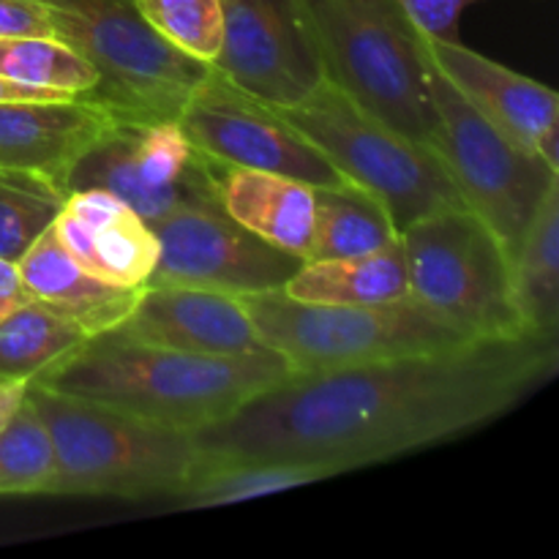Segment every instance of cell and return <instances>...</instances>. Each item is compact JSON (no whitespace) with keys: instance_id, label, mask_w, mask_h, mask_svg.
Returning <instances> with one entry per match:
<instances>
[{"instance_id":"6da1fadb","label":"cell","mask_w":559,"mask_h":559,"mask_svg":"<svg viewBox=\"0 0 559 559\" xmlns=\"http://www.w3.org/2000/svg\"><path fill=\"white\" fill-rule=\"evenodd\" d=\"M557 364L559 336L522 333L289 374L191 435L200 453L197 475L233 464H309L333 478L388 462L500 418L549 380Z\"/></svg>"},{"instance_id":"7a4b0ae2","label":"cell","mask_w":559,"mask_h":559,"mask_svg":"<svg viewBox=\"0 0 559 559\" xmlns=\"http://www.w3.org/2000/svg\"><path fill=\"white\" fill-rule=\"evenodd\" d=\"M289 374V366L267 347L243 355H197L109 331L82 338L31 382L194 435Z\"/></svg>"},{"instance_id":"3957f363","label":"cell","mask_w":559,"mask_h":559,"mask_svg":"<svg viewBox=\"0 0 559 559\" xmlns=\"http://www.w3.org/2000/svg\"><path fill=\"white\" fill-rule=\"evenodd\" d=\"M27 402L41 415L55 448L52 495L145 500L175 495L200 469L194 437L120 413L107 404L66 396L27 382Z\"/></svg>"},{"instance_id":"277c9868","label":"cell","mask_w":559,"mask_h":559,"mask_svg":"<svg viewBox=\"0 0 559 559\" xmlns=\"http://www.w3.org/2000/svg\"><path fill=\"white\" fill-rule=\"evenodd\" d=\"M322 76L374 118L431 147L429 55L393 0H300Z\"/></svg>"},{"instance_id":"5b68a950","label":"cell","mask_w":559,"mask_h":559,"mask_svg":"<svg viewBox=\"0 0 559 559\" xmlns=\"http://www.w3.org/2000/svg\"><path fill=\"white\" fill-rule=\"evenodd\" d=\"M262 347L276 353L293 374L353 369L407 355L442 353L467 344L413 298L393 304H306L284 289L238 295Z\"/></svg>"},{"instance_id":"8992f818","label":"cell","mask_w":559,"mask_h":559,"mask_svg":"<svg viewBox=\"0 0 559 559\" xmlns=\"http://www.w3.org/2000/svg\"><path fill=\"white\" fill-rule=\"evenodd\" d=\"M278 109L333 169L385 205L396 233L440 211L467 207L445 164L424 142L404 136L322 76L300 102Z\"/></svg>"},{"instance_id":"52a82bcc","label":"cell","mask_w":559,"mask_h":559,"mask_svg":"<svg viewBox=\"0 0 559 559\" xmlns=\"http://www.w3.org/2000/svg\"><path fill=\"white\" fill-rule=\"evenodd\" d=\"M409 298L467 342L522 336L511 287V260L469 207L440 211L399 233Z\"/></svg>"},{"instance_id":"ba28073f","label":"cell","mask_w":559,"mask_h":559,"mask_svg":"<svg viewBox=\"0 0 559 559\" xmlns=\"http://www.w3.org/2000/svg\"><path fill=\"white\" fill-rule=\"evenodd\" d=\"M58 22L60 41L96 69L87 96L120 118L169 120L211 66L164 41L136 11L134 0H44Z\"/></svg>"},{"instance_id":"9c48e42d","label":"cell","mask_w":559,"mask_h":559,"mask_svg":"<svg viewBox=\"0 0 559 559\" xmlns=\"http://www.w3.org/2000/svg\"><path fill=\"white\" fill-rule=\"evenodd\" d=\"M437 112L431 151L440 156L464 205L495 233L508 260L559 173L484 118L429 60Z\"/></svg>"},{"instance_id":"30bf717a","label":"cell","mask_w":559,"mask_h":559,"mask_svg":"<svg viewBox=\"0 0 559 559\" xmlns=\"http://www.w3.org/2000/svg\"><path fill=\"white\" fill-rule=\"evenodd\" d=\"M216 169L178 118H118L71 167L66 191L104 189L156 224L191 205H218Z\"/></svg>"},{"instance_id":"8fae6325","label":"cell","mask_w":559,"mask_h":559,"mask_svg":"<svg viewBox=\"0 0 559 559\" xmlns=\"http://www.w3.org/2000/svg\"><path fill=\"white\" fill-rule=\"evenodd\" d=\"M191 145L222 167L262 169L314 186L342 183L328 158L271 104L211 69L178 112Z\"/></svg>"},{"instance_id":"7c38bea8","label":"cell","mask_w":559,"mask_h":559,"mask_svg":"<svg viewBox=\"0 0 559 559\" xmlns=\"http://www.w3.org/2000/svg\"><path fill=\"white\" fill-rule=\"evenodd\" d=\"M158 260L145 287H194L224 295L284 289L304 257L240 227L222 205H191L151 224Z\"/></svg>"},{"instance_id":"4fadbf2b","label":"cell","mask_w":559,"mask_h":559,"mask_svg":"<svg viewBox=\"0 0 559 559\" xmlns=\"http://www.w3.org/2000/svg\"><path fill=\"white\" fill-rule=\"evenodd\" d=\"M222 49L211 69L271 107L314 91L322 66L300 0H222Z\"/></svg>"},{"instance_id":"5bb4252c","label":"cell","mask_w":559,"mask_h":559,"mask_svg":"<svg viewBox=\"0 0 559 559\" xmlns=\"http://www.w3.org/2000/svg\"><path fill=\"white\" fill-rule=\"evenodd\" d=\"M435 69L516 145L559 173V96L538 80L519 74L462 41H426Z\"/></svg>"},{"instance_id":"9a60e30c","label":"cell","mask_w":559,"mask_h":559,"mask_svg":"<svg viewBox=\"0 0 559 559\" xmlns=\"http://www.w3.org/2000/svg\"><path fill=\"white\" fill-rule=\"evenodd\" d=\"M112 333L197 355H243L262 349L235 295L194 287H145Z\"/></svg>"},{"instance_id":"2e32d148","label":"cell","mask_w":559,"mask_h":559,"mask_svg":"<svg viewBox=\"0 0 559 559\" xmlns=\"http://www.w3.org/2000/svg\"><path fill=\"white\" fill-rule=\"evenodd\" d=\"M118 118L87 93L52 102H0V167L31 169L66 189L71 167Z\"/></svg>"},{"instance_id":"e0dca14e","label":"cell","mask_w":559,"mask_h":559,"mask_svg":"<svg viewBox=\"0 0 559 559\" xmlns=\"http://www.w3.org/2000/svg\"><path fill=\"white\" fill-rule=\"evenodd\" d=\"M52 229L71 260L118 287H145L156 267L151 224L104 189L71 191Z\"/></svg>"},{"instance_id":"ac0fdd59","label":"cell","mask_w":559,"mask_h":559,"mask_svg":"<svg viewBox=\"0 0 559 559\" xmlns=\"http://www.w3.org/2000/svg\"><path fill=\"white\" fill-rule=\"evenodd\" d=\"M16 265L33 298L74 322L85 336L115 331L131 314L145 289L118 287L93 276L80 262L71 260L55 229H47Z\"/></svg>"},{"instance_id":"d6986e66","label":"cell","mask_w":559,"mask_h":559,"mask_svg":"<svg viewBox=\"0 0 559 559\" xmlns=\"http://www.w3.org/2000/svg\"><path fill=\"white\" fill-rule=\"evenodd\" d=\"M216 194L222 211L240 227L306 260L314 227V186L287 175L218 164Z\"/></svg>"},{"instance_id":"ffe728a7","label":"cell","mask_w":559,"mask_h":559,"mask_svg":"<svg viewBox=\"0 0 559 559\" xmlns=\"http://www.w3.org/2000/svg\"><path fill=\"white\" fill-rule=\"evenodd\" d=\"M284 293L306 304L366 306L409 298L402 240L380 251L338 260H309L284 284Z\"/></svg>"},{"instance_id":"44dd1931","label":"cell","mask_w":559,"mask_h":559,"mask_svg":"<svg viewBox=\"0 0 559 559\" xmlns=\"http://www.w3.org/2000/svg\"><path fill=\"white\" fill-rule=\"evenodd\" d=\"M511 287L524 331L559 336V178L511 254Z\"/></svg>"},{"instance_id":"7402d4cb","label":"cell","mask_w":559,"mask_h":559,"mask_svg":"<svg viewBox=\"0 0 559 559\" xmlns=\"http://www.w3.org/2000/svg\"><path fill=\"white\" fill-rule=\"evenodd\" d=\"M396 238L385 205L366 189L349 180L314 189V227L306 262L369 254Z\"/></svg>"},{"instance_id":"603a6c76","label":"cell","mask_w":559,"mask_h":559,"mask_svg":"<svg viewBox=\"0 0 559 559\" xmlns=\"http://www.w3.org/2000/svg\"><path fill=\"white\" fill-rule=\"evenodd\" d=\"M87 338L80 328L38 298L0 322V382H31Z\"/></svg>"},{"instance_id":"cb8c5ba5","label":"cell","mask_w":559,"mask_h":559,"mask_svg":"<svg viewBox=\"0 0 559 559\" xmlns=\"http://www.w3.org/2000/svg\"><path fill=\"white\" fill-rule=\"evenodd\" d=\"M69 191L31 169L0 167V260L20 262L66 207Z\"/></svg>"},{"instance_id":"d4e9b609","label":"cell","mask_w":559,"mask_h":559,"mask_svg":"<svg viewBox=\"0 0 559 559\" xmlns=\"http://www.w3.org/2000/svg\"><path fill=\"white\" fill-rule=\"evenodd\" d=\"M0 76L49 91L91 93L96 87V69L52 36H0Z\"/></svg>"},{"instance_id":"484cf974","label":"cell","mask_w":559,"mask_h":559,"mask_svg":"<svg viewBox=\"0 0 559 559\" xmlns=\"http://www.w3.org/2000/svg\"><path fill=\"white\" fill-rule=\"evenodd\" d=\"M55 475L52 440L25 396L0 429V495H52Z\"/></svg>"},{"instance_id":"4316f807","label":"cell","mask_w":559,"mask_h":559,"mask_svg":"<svg viewBox=\"0 0 559 559\" xmlns=\"http://www.w3.org/2000/svg\"><path fill=\"white\" fill-rule=\"evenodd\" d=\"M328 478L325 469L309 464H233L200 473L183 491L180 500L186 508H216L233 502L254 500V497L278 495Z\"/></svg>"},{"instance_id":"83f0119b","label":"cell","mask_w":559,"mask_h":559,"mask_svg":"<svg viewBox=\"0 0 559 559\" xmlns=\"http://www.w3.org/2000/svg\"><path fill=\"white\" fill-rule=\"evenodd\" d=\"M142 20L175 49L211 66L224 36L222 0H134Z\"/></svg>"},{"instance_id":"f1b7e54d","label":"cell","mask_w":559,"mask_h":559,"mask_svg":"<svg viewBox=\"0 0 559 559\" xmlns=\"http://www.w3.org/2000/svg\"><path fill=\"white\" fill-rule=\"evenodd\" d=\"M426 41H459V22L475 0H393Z\"/></svg>"},{"instance_id":"f546056e","label":"cell","mask_w":559,"mask_h":559,"mask_svg":"<svg viewBox=\"0 0 559 559\" xmlns=\"http://www.w3.org/2000/svg\"><path fill=\"white\" fill-rule=\"evenodd\" d=\"M0 36H52L58 22L44 0H0Z\"/></svg>"},{"instance_id":"4dcf8cb0","label":"cell","mask_w":559,"mask_h":559,"mask_svg":"<svg viewBox=\"0 0 559 559\" xmlns=\"http://www.w3.org/2000/svg\"><path fill=\"white\" fill-rule=\"evenodd\" d=\"M27 300H33V293L27 289L25 278H22L20 265L9 260H0V322H3L11 311L25 306Z\"/></svg>"},{"instance_id":"1f68e13d","label":"cell","mask_w":559,"mask_h":559,"mask_svg":"<svg viewBox=\"0 0 559 559\" xmlns=\"http://www.w3.org/2000/svg\"><path fill=\"white\" fill-rule=\"evenodd\" d=\"M71 93L49 91V87L22 85V82L0 76V102H52V98H69Z\"/></svg>"},{"instance_id":"d6a6232c","label":"cell","mask_w":559,"mask_h":559,"mask_svg":"<svg viewBox=\"0 0 559 559\" xmlns=\"http://www.w3.org/2000/svg\"><path fill=\"white\" fill-rule=\"evenodd\" d=\"M27 391V382H0V429L5 426V420L16 413V407L22 404Z\"/></svg>"}]
</instances>
